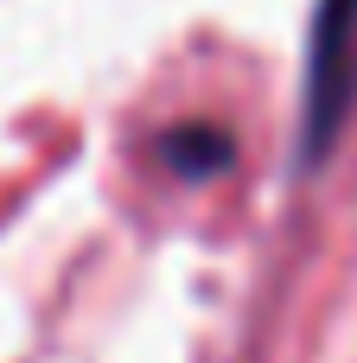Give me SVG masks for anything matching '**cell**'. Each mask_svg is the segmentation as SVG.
<instances>
[{"label":"cell","mask_w":357,"mask_h":363,"mask_svg":"<svg viewBox=\"0 0 357 363\" xmlns=\"http://www.w3.org/2000/svg\"><path fill=\"white\" fill-rule=\"evenodd\" d=\"M357 108V0H319L307 38V108H300V153L326 160Z\"/></svg>","instance_id":"6da1fadb"},{"label":"cell","mask_w":357,"mask_h":363,"mask_svg":"<svg viewBox=\"0 0 357 363\" xmlns=\"http://www.w3.org/2000/svg\"><path fill=\"white\" fill-rule=\"evenodd\" d=\"M160 153H166V166H172L179 179H198V172H224V166H230V140H224L217 128H172Z\"/></svg>","instance_id":"7a4b0ae2"}]
</instances>
